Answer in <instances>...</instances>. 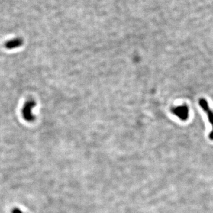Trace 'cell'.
I'll use <instances>...</instances> for the list:
<instances>
[{
	"label": "cell",
	"instance_id": "cell-2",
	"mask_svg": "<svg viewBox=\"0 0 213 213\" xmlns=\"http://www.w3.org/2000/svg\"><path fill=\"white\" fill-rule=\"evenodd\" d=\"M199 104L200 107L203 109V110L207 113L208 120L211 124L213 126V130L211 131V133L209 134V138L213 140V112L210 108L207 101L205 99L201 98L199 100Z\"/></svg>",
	"mask_w": 213,
	"mask_h": 213
},
{
	"label": "cell",
	"instance_id": "cell-4",
	"mask_svg": "<svg viewBox=\"0 0 213 213\" xmlns=\"http://www.w3.org/2000/svg\"><path fill=\"white\" fill-rule=\"evenodd\" d=\"M23 43V40L20 38H16L9 40L5 43V46L8 49H13L22 46Z\"/></svg>",
	"mask_w": 213,
	"mask_h": 213
},
{
	"label": "cell",
	"instance_id": "cell-3",
	"mask_svg": "<svg viewBox=\"0 0 213 213\" xmlns=\"http://www.w3.org/2000/svg\"><path fill=\"white\" fill-rule=\"evenodd\" d=\"M172 112L176 116H178L181 120H186L188 117V108L186 105L179 106L174 108L172 110Z\"/></svg>",
	"mask_w": 213,
	"mask_h": 213
},
{
	"label": "cell",
	"instance_id": "cell-1",
	"mask_svg": "<svg viewBox=\"0 0 213 213\" xmlns=\"http://www.w3.org/2000/svg\"><path fill=\"white\" fill-rule=\"evenodd\" d=\"M36 105V104L33 100H28L24 104L22 110V114L24 119L28 122H32L35 120L33 110Z\"/></svg>",
	"mask_w": 213,
	"mask_h": 213
},
{
	"label": "cell",
	"instance_id": "cell-5",
	"mask_svg": "<svg viewBox=\"0 0 213 213\" xmlns=\"http://www.w3.org/2000/svg\"><path fill=\"white\" fill-rule=\"evenodd\" d=\"M13 213H23L19 209L15 208L13 210Z\"/></svg>",
	"mask_w": 213,
	"mask_h": 213
}]
</instances>
